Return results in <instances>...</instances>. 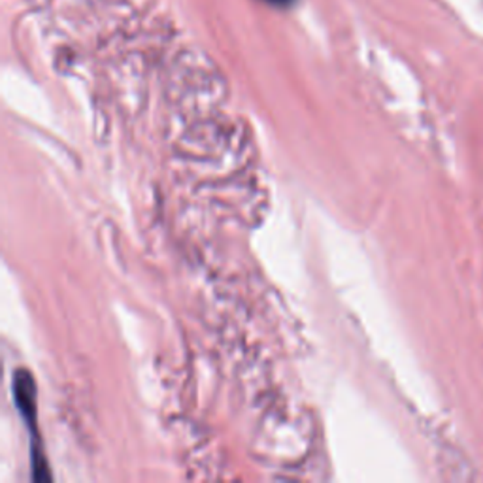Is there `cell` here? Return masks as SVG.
<instances>
[{"instance_id": "obj_2", "label": "cell", "mask_w": 483, "mask_h": 483, "mask_svg": "<svg viewBox=\"0 0 483 483\" xmlns=\"http://www.w3.org/2000/svg\"><path fill=\"white\" fill-rule=\"evenodd\" d=\"M262 3H267V5L276 6V8H288L295 3V0H262Z\"/></svg>"}, {"instance_id": "obj_1", "label": "cell", "mask_w": 483, "mask_h": 483, "mask_svg": "<svg viewBox=\"0 0 483 483\" xmlns=\"http://www.w3.org/2000/svg\"><path fill=\"white\" fill-rule=\"evenodd\" d=\"M36 382L33 374L25 368H19L14 374V401L24 415V420L27 421V427L33 432L34 442H38V394H36Z\"/></svg>"}]
</instances>
